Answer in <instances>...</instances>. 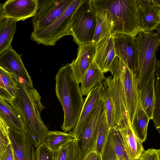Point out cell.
Returning <instances> with one entry per match:
<instances>
[{"label": "cell", "mask_w": 160, "mask_h": 160, "mask_svg": "<svg viewBox=\"0 0 160 160\" xmlns=\"http://www.w3.org/2000/svg\"><path fill=\"white\" fill-rule=\"evenodd\" d=\"M72 0H39L38 11L32 19L33 30L51 24L65 12Z\"/></svg>", "instance_id": "cell-9"}, {"label": "cell", "mask_w": 160, "mask_h": 160, "mask_svg": "<svg viewBox=\"0 0 160 160\" xmlns=\"http://www.w3.org/2000/svg\"><path fill=\"white\" fill-rule=\"evenodd\" d=\"M140 31L152 32L160 28V0H139Z\"/></svg>", "instance_id": "cell-14"}, {"label": "cell", "mask_w": 160, "mask_h": 160, "mask_svg": "<svg viewBox=\"0 0 160 160\" xmlns=\"http://www.w3.org/2000/svg\"><path fill=\"white\" fill-rule=\"evenodd\" d=\"M0 66L17 79L33 88L31 78L23 64L21 55L16 52L11 45L0 54Z\"/></svg>", "instance_id": "cell-13"}, {"label": "cell", "mask_w": 160, "mask_h": 160, "mask_svg": "<svg viewBox=\"0 0 160 160\" xmlns=\"http://www.w3.org/2000/svg\"><path fill=\"white\" fill-rule=\"evenodd\" d=\"M38 0H9L2 5L4 19L11 18L16 22L33 17L39 8Z\"/></svg>", "instance_id": "cell-15"}, {"label": "cell", "mask_w": 160, "mask_h": 160, "mask_svg": "<svg viewBox=\"0 0 160 160\" xmlns=\"http://www.w3.org/2000/svg\"><path fill=\"white\" fill-rule=\"evenodd\" d=\"M104 90V107L109 128L118 130L125 128L129 122L119 78L109 76L102 82Z\"/></svg>", "instance_id": "cell-4"}, {"label": "cell", "mask_w": 160, "mask_h": 160, "mask_svg": "<svg viewBox=\"0 0 160 160\" xmlns=\"http://www.w3.org/2000/svg\"><path fill=\"white\" fill-rule=\"evenodd\" d=\"M0 87L5 89L4 85L2 81V78L0 74Z\"/></svg>", "instance_id": "cell-41"}, {"label": "cell", "mask_w": 160, "mask_h": 160, "mask_svg": "<svg viewBox=\"0 0 160 160\" xmlns=\"http://www.w3.org/2000/svg\"><path fill=\"white\" fill-rule=\"evenodd\" d=\"M78 122L71 131L75 138L79 142L83 130L97 106L104 96L102 83L93 88L86 96Z\"/></svg>", "instance_id": "cell-11"}, {"label": "cell", "mask_w": 160, "mask_h": 160, "mask_svg": "<svg viewBox=\"0 0 160 160\" xmlns=\"http://www.w3.org/2000/svg\"><path fill=\"white\" fill-rule=\"evenodd\" d=\"M119 130L128 160H137L144 150L142 142L135 135L130 124L127 127Z\"/></svg>", "instance_id": "cell-20"}, {"label": "cell", "mask_w": 160, "mask_h": 160, "mask_svg": "<svg viewBox=\"0 0 160 160\" xmlns=\"http://www.w3.org/2000/svg\"><path fill=\"white\" fill-rule=\"evenodd\" d=\"M0 74L5 89L14 98L17 92V83L15 77L0 66Z\"/></svg>", "instance_id": "cell-31"}, {"label": "cell", "mask_w": 160, "mask_h": 160, "mask_svg": "<svg viewBox=\"0 0 160 160\" xmlns=\"http://www.w3.org/2000/svg\"><path fill=\"white\" fill-rule=\"evenodd\" d=\"M109 72L112 75L119 78L128 121L131 125L139 100L136 75L117 56L112 62Z\"/></svg>", "instance_id": "cell-7"}, {"label": "cell", "mask_w": 160, "mask_h": 160, "mask_svg": "<svg viewBox=\"0 0 160 160\" xmlns=\"http://www.w3.org/2000/svg\"><path fill=\"white\" fill-rule=\"evenodd\" d=\"M105 78L104 73L99 68L94 58L81 82L80 89L82 96H87L93 88L101 83Z\"/></svg>", "instance_id": "cell-23"}, {"label": "cell", "mask_w": 160, "mask_h": 160, "mask_svg": "<svg viewBox=\"0 0 160 160\" xmlns=\"http://www.w3.org/2000/svg\"><path fill=\"white\" fill-rule=\"evenodd\" d=\"M104 109V98L97 106L82 132L79 160H83L89 153L95 151L98 127Z\"/></svg>", "instance_id": "cell-10"}, {"label": "cell", "mask_w": 160, "mask_h": 160, "mask_svg": "<svg viewBox=\"0 0 160 160\" xmlns=\"http://www.w3.org/2000/svg\"><path fill=\"white\" fill-rule=\"evenodd\" d=\"M0 116L10 127L21 131H25L24 122L18 110L9 101L0 98Z\"/></svg>", "instance_id": "cell-21"}, {"label": "cell", "mask_w": 160, "mask_h": 160, "mask_svg": "<svg viewBox=\"0 0 160 160\" xmlns=\"http://www.w3.org/2000/svg\"><path fill=\"white\" fill-rule=\"evenodd\" d=\"M0 98L10 102L12 101L13 99L5 89L0 87Z\"/></svg>", "instance_id": "cell-36"}, {"label": "cell", "mask_w": 160, "mask_h": 160, "mask_svg": "<svg viewBox=\"0 0 160 160\" xmlns=\"http://www.w3.org/2000/svg\"><path fill=\"white\" fill-rule=\"evenodd\" d=\"M37 160H55V152L50 149L43 142L35 150Z\"/></svg>", "instance_id": "cell-32"}, {"label": "cell", "mask_w": 160, "mask_h": 160, "mask_svg": "<svg viewBox=\"0 0 160 160\" xmlns=\"http://www.w3.org/2000/svg\"><path fill=\"white\" fill-rule=\"evenodd\" d=\"M32 160H37L34 147L32 148Z\"/></svg>", "instance_id": "cell-40"}, {"label": "cell", "mask_w": 160, "mask_h": 160, "mask_svg": "<svg viewBox=\"0 0 160 160\" xmlns=\"http://www.w3.org/2000/svg\"><path fill=\"white\" fill-rule=\"evenodd\" d=\"M101 155L102 160H128L121 133L116 128H110Z\"/></svg>", "instance_id": "cell-18"}, {"label": "cell", "mask_w": 160, "mask_h": 160, "mask_svg": "<svg viewBox=\"0 0 160 160\" xmlns=\"http://www.w3.org/2000/svg\"><path fill=\"white\" fill-rule=\"evenodd\" d=\"M84 1L72 0L64 13L53 22L46 27L33 30L31 34V40L38 44L53 46L63 37L71 35L72 16Z\"/></svg>", "instance_id": "cell-6"}, {"label": "cell", "mask_w": 160, "mask_h": 160, "mask_svg": "<svg viewBox=\"0 0 160 160\" xmlns=\"http://www.w3.org/2000/svg\"><path fill=\"white\" fill-rule=\"evenodd\" d=\"M92 9L95 13L96 25L92 42L97 44L109 34H111L112 27L111 22L104 13Z\"/></svg>", "instance_id": "cell-25"}, {"label": "cell", "mask_w": 160, "mask_h": 160, "mask_svg": "<svg viewBox=\"0 0 160 160\" xmlns=\"http://www.w3.org/2000/svg\"><path fill=\"white\" fill-rule=\"evenodd\" d=\"M96 48L97 44L92 42L79 46L76 58L70 63L73 75L79 83L95 57Z\"/></svg>", "instance_id": "cell-16"}, {"label": "cell", "mask_w": 160, "mask_h": 160, "mask_svg": "<svg viewBox=\"0 0 160 160\" xmlns=\"http://www.w3.org/2000/svg\"><path fill=\"white\" fill-rule=\"evenodd\" d=\"M1 160H14L13 151L10 143L7 147Z\"/></svg>", "instance_id": "cell-35"}, {"label": "cell", "mask_w": 160, "mask_h": 160, "mask_svg": "<svg viewBox=\"0 0 160 160\" xmlns=\"http://www.w3.org/2000/svg\"><path fill=\"white\" fill-rule=\"evenodd\" d=\"M55 82L56 94L64 112L61 128L68 132L76 125L84 102L79 83L73 75L70 63L59 69Z\"/></svg>", "instance_id": "cell-2"}, {"label": "cell", "mask_w": 160, "mask_h": 160, "mask_svg": "<svg viewBox=\"0 0 160 160\" xmlns=\"http://www.w3.org/2000/svg\"><path fill=\"white\" fill-rule=\"evenodd\" d=\"M83 160H102L101 155L95 151H92L89 153Z\"/></svg>", "instance_id": "cell-37"}, {"label": "cell", "mask_w": 160, "mask_h": 160, "mask_svg": "<svg viewBox=\"0 0 160 160\" xmlns=\"http://www.w3.org/2000/svg\"><path fill=\"white\" fill-rule=\"evenodd\" d=\"M150 120L139 100L131 126L135 135L142 143L147 138L148 127Z\"/></svg>", "instance_id": "cell-24"}, {"label": "cell", "mask_w": 160, "mask_h": 160, "mask_svg": "<svg viewBox=\"0 0 160 160\" xmlns=\"http://www.w3.org/2000/svg\"><path fill=\"white\" fill-rule=\"evenodd\" d=\"M112 35L115 56L118 57L136 75L138 56L136 38L126 34Z\"/></svg>", "instance_id": "cell-12"}, {"label": "cell", "mask_w": 160, "mask_h": 160, "mask_svg": "<svg viewBox=\"0 0 160 160\" xmlns=\"http://www.w3.org/2000/svg\"><path fill=\"white\" fill-rule=\"evenodd\" d=\"M96 25L95 13L90 0H84L72 17L71 32L73 41L78 46L92 42Z\"/></svg>", "instance_id": "cell-8"}, {"label": "cell", "mask_w": 160, "mask_h": 160, "mask_svg": "<svg viewBox=\"0 0 160 160\" xmlns=\"http://www.w3.org/2000/svg\"><path fill=\"white\" fill-rule=\"evenodd\" d=\"M137 160H160V149L150 148L144 150Z\"/></svg>", "instance_id": "cell-33"}, {"label": "cell", "mask_w": 160, "mask_h": 160, "mask_svg": "<svg viewBox=\"0 0 160 160\" xmlns=\"http://www.w3.org/2000/svg\"><path fill=\"white\" fill-rule=\"evenodd\" d=\"M154 74L155 72L150 75L138 90L139 99L141 105L150 120L153 118Z\"/></svg>", "instance_id": "cell-22"}, {"label": "cell", "mask_w": 160, "mask_h": 160, "mask_svg": "<svg viewBox=\"0 0 160 160\" xmlns=\"http://www.w3.org/2000/svg\"><path fill=\"white\" fill-rule=\"evenodd\" d=\"M9 125L0 116V134L8 133Z\"/></svg>", "instance_id": "cell-38"}, {"label": "cell", "mask_w": 160, "mask_h": 160, "mask_svg": "<svg viewBox=\"0 0 160 160\" xmlns=\"http://www.w3.org/2000/svg\"><path fill=\"white\" fill-rule=\"evenodd\" d=\"M135 38L138 56L136 72L138 90L155 71L157 59L156 51L160 43L158 32H140Z\"/></svg>", "instance_id": "cell-5"}, {"label": "cell", "mask_w": 160, "mask_h": 160, "mask_svg": "<svg viewBox=\"0 0 160 160\" xmlns=\"http://www.w3.org/2000/svg\"><path fill=\"white\" fill-rule=\"evenodd\" d=\"M152 119L156 129L160 133V62L157 60L154 80V99Z\"/></svg>", "instance_id": "cell-28"}, {"label": "cell", "mask_w": 160, "mask_h": 160, "mask_svg": "<svg viewBox=\"0 0 160 160\" xmlns=\"http://www.w3.org/2000/svg\"><path fill=\"white\" fill-rule=\"evenodd\" d=\"M2 5L0 3V22L5 19L4 17V14L2 9Z\"/></svg>", "instance_id": "cell-39"}, {"label": "cell", "mask_w": 160, "mask_h": 160, "mask_svg": "<svg viewBox=\"0 0 160 160\" xmlns=\"http://www.w3.org/2000/svg\"><path fill=\"white\" fill-rule=\"evenodd\" d=\"M74 138V137L71 131L68 133L56 131H49L43 142L50 149L56 152Z\"/></svg>", "instance_id": "cell-26"}, {"label": "cell", "mask_w": 160, "mask_h": 160, "mask_svg": "<svg viewBox=\"0 0 160 160\" xmlns=\"http://www.w3.org/2000/svg\"><path fill=\"white\" fill-rule=\"evenodd\" d=\"M92 8L104 13L111 23V35L136 38L139 27V0H90Z\"/></svg>", "instance_id": "cell-3"}, {"label": "cell", "mask_w": 160, "mask_h": 160, "mask_svg": "<svg viewBox=\"0 0 160 160\" xmlns=\"http://www.w3.org/2000/svg\"><path fill=\"white\" fill-rule=\"evenodd\" d=\"M79 141L74 138L55 152V160H79Z\"/></svg>", "instance_id": "cell-29"}, {"label": "cell", "mask_w": 160, "mask_h": 160, "mask_svg": "<svg viewBox=\"0 0 160 160\" xmlns=\"http://www.w3.org/2000/svg\"><path fill=\"white\" fill-rule=\"evenodd\" d=\"M109 129L104 109L98 127L95 150L97 153L100 155H101L106 143Z\"/></svg>", "instance_id": "cell-30"}, {"label": "cell", "mask_w": 160, "mask_h": 160, "mask_svg": "<svg viewBox=\"0 0 160 160\" xmlns=\"http://www.w3.org/2000/svg\"><path fill=\"white\" fill-rule=\"evenodd\" d=\"M15 98L9 102L18 110L22 117L25 131L34 148L43 142L49 131L44 123L41 112L44 107L41 97L36 89L16 79Z\"/></svg>", "instance_id": "cell-1"}, {"label": "cell", "mask_w": 160, "mask_h": 160, "mask_svg": "<svg viewBox=\"0 0 160 160\" xmlns=\"http://www.w3.org/2000/svg\"><path fill=\"white\" fill-rule=\"evenodd\" d=\"M8 136L14 160H32L33 146L25 131H18L9 126Z\"/></svg>", "instance_id": "cell-17"}, {"label": "cell", "mask_w": 160, "mask_h": 160, "mask_svg": "<svg viewBox=\"0 0 160 160\" xmlns=\"http://www.w3.org/2000/svg\"><path fill=\"white\" fill-rule=\"evenodd\" d=\"M16 22L11 18L0 22V55L11 45L16 30Z\"/></svg>", "instance_id": "cell-27"}, {"label": "cell", "mask_w": 160, "mask_h": 160, "mask_svg": "<svg viewBox=\"0 0 160 160\" xmlns=\"http://www.w3.org/2000/svg\"><path fill=\"white\" fill-rule=\"evenodd\" d=\"M10 143L8 133L0 134V160H1L7 147Z\"/></svg>", "instance_id": "cell-34"}, {"label": "cell", "mask_w": 160, "mask_h": 160, "mask_svg": "<svg viewBox=\"0 0 160 160\" xmlns=\"http://www.w3.org/2000/svg\"><path fill=\"white\" fill-rule=\"evenodd\" d=\"M115 56L113 38L110 34L97 44L94 60L104 73L110 71V67Z\"/></svg>", "instance_id": "cell-19"}]
</instances>
